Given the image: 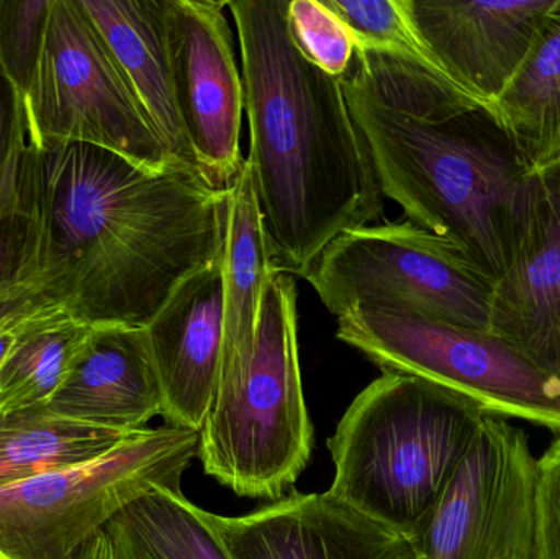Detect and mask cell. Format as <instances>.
<instances>
[{
  "label": "cell",
  "mask_w": 560,
  "mask_h": 559,
  "mask_svg": "<svg viewBox=\"0 0 560 559\" xmlns=\"http://www.w3.org/2000/svg\"><path fill=\"white\" fill-rule=\"evenodd\" d=\"M552 5L555 0H401L447 78L490 108L522 68Z\"/></svg>",
  "instance_id": "cell-14"
},
{
  "label": "cell",
  "mask_w": 560,
  "mask_h": 559,
  "mask_svg": "<svg viewBox=\"0 0 560 559\" xmlns=\"http://www.w3.org/2000/svg\"><path fill=\"white\" fill-rule=\"evenodd\" d=\"M287 20L302 55L322 71L345 78L354 59L355 43L342 20L322 0H289Z\"/></svg>",
  "instance_id": "cell-24"
},
{
  "label": "cell",
  "mask_w": 560,
  "mask_h": 559,
  "mask_svg": "<svg viewBox=\"0 0 560 559\" xmlns=\"http://www.w3.org/2000/svg\"><path fill=\"white\" fill-rule=\"evenodd\" d=\"M43 304L46 302L33 295L32 292L0 302V364L3 363L12 347L16 331Z\"/></svg>",
  "instance_id": "cell-29"
},
{
  "label": "cell",
  "mask_w": 560,
  "mask_h": 559,
  "mask_svg": "<svg viewBox=\"0 0 560 559\" xmlns=\"http://www.w3.org/2000/svg\"><path fill=\"white\" fill-rule=\"evenodd\" d=\"M35 230L23 210L0 216V301L32 291Z\"/></svg>",
  "instance_id": "cell-28"
},
{
  "label": "cell",
  "mask_w": 560,
  "mask_h": 559,
  "mask_svg": "<svg viewBox=\"0 0 560 559\" xmlns=\"http://www.w3.org/2000/svg\"><path fill=\"white\" fill-rule=\"evenodd\" d=\"M305 279L338 318L358 307L398 308L490 334L492 288L467 271L441 240L411 222L341 233Z\"/></svg>",
  "instance_id": "cell-9"
},
{
  "label": "cell",
  "mask_w": 560,
  "mask_h": 559,
  "mask_svg": "<svg viewBox=\"0 0 560 559\" xmlns=\"http://www.w3.org/2000/svg\"><path fill=\"white\" fill-rule=\"evenodd\" d=\"M238 30L249 158L272 269L308 275L341 233L382 219L384 196L346 102L290 35L289 0L229 2Z\"/></svg>",
  "instance_id": "cell-3"
},
{
  "label": "cell",
  "mask_w": 560,
  "mask_h": 559,
  "mask_svg": "<svg viewBox=\"0 0 560 559\" xmlns=\"http://www.w3.org/2000/svg\"><path fill=\"white\" fill-rule=\"evenodd\" d=\"M26 150L23 95L0 61V216L20 210V174Z\"/></svg>",
  "instance_id": "cell-26"
},
{
  "label": "cell",
  "mask_w": 560,
  "mask_h": 559,
  "mask_svg": "<svg viewBox=\"0 0 560 559\" xmlns=\"http://www.w3.org/2000/svg\"><path fill=\"white\" fill-rule=\"evenodd\" d=\"M229 2L164 0L167 58L177 110L197 170L217 189L229 190L242 173L245 89Z\"/></svg>",
  "instance_id": "cell-11"
},
{
  "label": "cell",
  "mask_w": 560,
  "mask_h": 559,
  "mask_svg": "<svg viewBox=\"0 0 560 559\" xmlns=\"http://www.w3.org/2000/svg\"><path fill=\"white\" fill-rule=\"evenodd\" d=\"M105 532L121 559H233L203 521L202 509L171 489L141 496Z\"/></svg>",
  "instance_id": "cell-22"
},
{
  "label": "cell",
  "mask_w": 560,
  "mask_h": 559,
  "mask_svg": "<svg viewBox=\"0 0 560 559\" xmlns=\"http://www.w3.org/2000/svg\"><path fill=\"white\" fill-rule=\"evenodd\" d=\"M490 334L560 376V160L523 183L509 265L492 289Z\"/></svg>",
  "instance_id": "cell-12"
},
{
  "label": "cell",
  "mask_w": 560,
  "mask_h": 559,
  "mask_svg": "<svg viewBox=\"0 0 560 559\" xmlns=\"http://www.w3.org/2000/svg\"><path fill=\"white\" fill-rule=\"evenodd\" d=\"M272 265L249 164L230 187L229 226L223 248V343L220 363L253 350L259 311Z\"/></svg>",
  "instance_id": "cell-18"
},
{
  "label": "cell",
  "mask_w": 560,
  "mask_h": 559,
  "mask_svg": "<svg viewBox=\"0 0 560 559\" xmlns=\"http://www.w3.org/2000/svg\"><path fill=\"white\" fill-rule=\"evenodd\" d=\"M128 435L65 419L46 406L0 412V489L91 462Z\"/></svg>",
  "instance_id": "cell-21"
},
{
  "label": "cell",
  "mask_w": 560,
  "mask_h": 559,
  "mask_svg": "<svg viewBox=\"0 0 560 559\" xmlns=\"http://www.w3.org/2000/svg\"><path fill=\"white\" fill-rule=\"evenodd\" d=\"M532 559H560V435L536 465Z\"/></svg>",
  "instance_id": "cell-27"
},
{
  "label": "cell",
  "mask_w": 560,
  "mask_h": 559,
  "mask_svg": "<svg viewBox=\"0 0 560 559\" xmlns=\"http://www.w3.org/2000/svg\"><path fill=\"white\" fill-rule=\"evenodd\" d=\"M74 559H121L115 550L107 532L101 531L95 534L81 550L75 554Z\"/></svg>",
  "instance_id": "cell-30"
},
{
  "label": "cell",
  "mask_w": 560,
  "mask_h": 559,
  "mask_svg": "<svg viewBox=\"0 0 560 559\" xmlns=\"http://www.w3.org/2000/svg\"><path fill=\"white\" fill-rule=\"evenodd\" d=\"M342 85L382 196L495 288L529 170L492 108L440 69L362 46Z\"/></svg>",
  "instance_id": "cell-2"
},
{
  "label": "cell",
  "mask_w": 560,
  "mask_h": 559,
  "mask_svg": "<svg viewBox=\"0 0 560 559\" xmlns=\"http://www.w3.org/2000/svg\"><path fill=\"white\" fill-rule=\"evenodd\" d=\"M167 426L199 432L209 412L223 343V255L171 295L147 327Z\"/></svg>",
  "instance_id": "cell-15"
},
{
  "label": "cell",
  "mask_w": 560,
  "mask_h": 559,
  "mask_svg": "<svg viewBox=\"0 0 560 559\" xmlns=\"http://www.w3.org/2000/svg\"><path fill=\"white\" fill-rule=\"evenodd\" d=\"M199 443L197 430L148 427L91 462L0 489V559H74L141 496L180 491Z\"/></svg>",
  "instance_id": "cell-6"
},
{
  "label": "cell",
  "mask_w": 560,
  "mask_h": 559,
  "mask_svg": "<svg viewBox=\"0 0 560 559\" xmlns=\"http://www.w3.org/2000/svg\"><path fill=\"white\" fill-rule=\"evenodd\" d=\"M92 328L56 305L43 304L30 315L0 364V412L48 406Z\"/></svg>",
  "instance_id": "cell-20"
},
{
  "label": "cell",
  "mask_w": 560,
  "mask_h": 559,
  "mask_svg": "<svg viewBox=\"0 0 560 559\" xmlns=\"http://www.w3.org/2000/svg\"><path fill=\"white\" fill-rule=\"evenodd\" d=\"M486 416L476 400L450 387L384 373L355 396L328 440L335 463L329 492L410 538Z\"/></svg>",
  "instance_id": "cell-4"
},
{
  "label": "cell",
  "mask_w": 560,
  "mask_h": 559,
  "mask_svg": "<svg viewBox=\"0 0 560 559\" xmlns=\"http://www.w3.org/2000/svg\"><path fill=\"white\" fill-rule=\"evenodd\" d=\"M49 410L95 429L135 433L164 414L147 328L94 327Z\"/></svg>",
  "instance_id": "cell-16"
},
{
  "label": "cell",
  "mask_w": 560,
  "mask_h": 559,
  "mask_svg": "<svg viewBox=\"0 0 560 559\" xmlns=\"http://www.w3.org/2000/svg\"><path fill=\"white\" fill-rule=\"evenodd\" d=\"M23 110L28 147L91 144L151 170L177 163L79 0H52Z\"/></svg>",
  "instance_id": "cell-8"
},
{
  "label": "cell",
  "mask_w": 560,
  "mask_h": 559,
  "mask_svg": "<svg viewBox=\"0 0 560 559\" xmlns=\"http://www.w3.org/2000/svg\"><path fill=\"white\" fill-rule=\"evenodd\" d=\"M536 465L528 435L486 416L410 540L420 559H532Z\"/></svg>",
  "instance_id": "cell-10"
},
{
  "label": "cell",
  "mask_w": 560,
  "mask_h": 559,
  "mask_svg": "<svg viewBox=\"0 0 560 559\" xmlns=\"http://www.w3.org/2000/svg\"><path fill=\"white\" fill-rule=\"evenodd\" d=\"M233 559H420L407 535L326 491L293 494L252 514L203 511Z\"/></svg>",
  "instance_id": "cell-13"
},
{
  "label": "cell",
  "mask_w": 560,
  "mask_h": 559,
  "mask_svg": "<svg viewBox=\"0 0 560 559\" xmlns=\"http://www.w3.org/2000/svg\"><path fill=\"white\" fill-rule=\"evenodd\" d=\"M52 0H0V61L25 95L45 46Z\"/></svg>",
  "instance_id": "cell-25"
},
{
  "label": "cell",
  "mask_w": 560,
  "mask_h": 559,
  "mask_svg": "<svg viewBox=\"0 0 560 559\" xmlns=\"http://www.w3.org/2000/svg\"><path fill=\"white\" fill-rule=\"evenodd\" d=\"M19 196L35 230L33 295L91 327L147 328L225 248L230 189L187 164L151 170L91 144L28 147Z\"/></svg>",
  "instance_id": "cell-1"
},
{
  "label": "cell",
  "mask_w": 560,
  "mask_h": 559,
  "mask_svg": "<svg viewBox=\"0 0 560 559\" xmlns=\"http://www.w3.org/2000/svg\"><path fill=\"white\" fill-rule=\"evenodd\" d=\"M206 475L242 498L279 501L312 458L292 276L272 271L252 353L222 363L199 430Z\"/></svg>",
  "instance_id": "cell-5"
},
{
  "label": "cell",
  "mask_w": 560,
  "mask_h": 559,
  "mask_svg": "<svg viewBox=\"0 0 560 559\" xmlns=\"http://www.w3.org/2000/svg\"><path fill=\"white\" fill-rule=\"evenodd\" d=\"M322 2L348 26L355 46L390 53V55L401 56L428 68L443 71L411 26L401 7V0H354V2L322 0Z\"/></svg>",
  "instance_id": "cell-23"
},
{
  "label": "cell",
  "mask_w": 560,
  "mask_h": 559,
  "mask_svg": "<svg viewBox=\"0 0 560 559\" xmlns=\"http://www.w3.org/2000/svg\"><path fill=\"white\" fill-rule=\"evenodd\" d=\"M336 337L384 373L441 384L476 400L487 416L525 420L560 435V376L495 335L398 308L358 307L338 318Z\"/></svg>",
  "instance_id": "cell-7"
},
{
  "label": "cell",
  "mask_w": 560,
  "mask_h": 559,
  "mask_svg": "<svg viewBox=\"0 0 560 559\" xmlns=\"http://www.w3.org/2000/svg\"><path fill=\"white\" fill-rule=\"evenodd\" d=\"M492 112L529 171L560 160V0Z\"/></svg>",
  "instance_id": "cell-19"
},
{
  "label": "cell",
  "mask_w": 560,
  "mask_h": 559,
  "mask_svg": "<svg viewBox=\"0 0 560 559\" xmlns=\"http://www.w3.org/2000/svg\"><path fill=\"white\" fill-rule=\"evenodd\" d=\"M79 3L101 33L170 156L197 170L174 97L164 0H79Z\"/></svg>",
  "instance_id": "cell-17"
}]
</instances>
